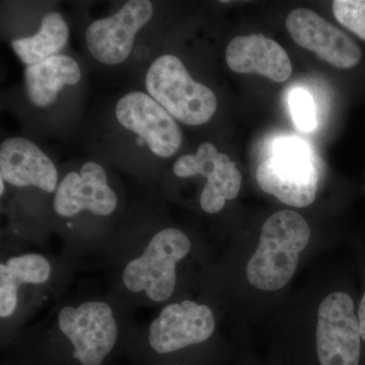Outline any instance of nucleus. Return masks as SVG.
<instances>
[{
  "mask_svg": "<svg viewBox=\"0 0 365 365\" xmlns=\"http://www.w3.org/2000/svg\"><path fill=\"white\" fill-rule=\"evenodd\" d=\"M359 318L350 295L334 292L322 302L317 326L321 365H359L361 350Z\"/></svg>",
  "mask_w": 365,
  "mask_h": 365,
  "instance_id": "nucleus-12",
  "label": "nucleus"
},
{
  "mask_svg": "<svg viewBox=\"0 0 365 365\" xmlns=\"http://www.w3.org/2000/svg\"><path fill=\"white\" fill-rule=\"evenodd\" d=\"M155 6L150 0H129L115 13L91 21L86 28L85 44L91 58L108 67L126 63L139 36L155 20Z\"/></svg>",
  "mask_w": 365,
  "mask_h": 365,
  "instance_id": "nucleus-10",
  "label": "nucleus"
},
{
  "mask_svg": "<svg viewBox=\"0 0 365 365\" xmlns=\"http://www.w3.org/2000/svg\"><path fill=\"white\" fill-rule=\"evenodd\" d=\"M256 178L264 192L287 205L307 207L316 198L318 172L313 153L297 137L276 140L271 148V158L260 163Z\"/></svg>",
  "mask_w": 365,
  "mask_h": 365,
  "instance_id": "nucleus-9",
  "label": "nucleus"
},
{
  "mask_svg": "<svg viewBox=\"0 0 365 365\" xmlns=\"http://www.w3.org/2000/svg\"><path fill=\"white\" fill-rule=\"evenodd\" d=\"M309 237V225L299 213H274L262 227L258 248L247 265L249 282L267 292L284 287L294 277Z\"/></svg>",
  "mask_w": 365,
  "mask_h": 365,
  "instance_id": "nucleus-7",
  "label": "nucleus"
},
{
  "mask_svg": "<svg viewBox=\"0 0 365 365\" xmlns=\"http://www.w3.org/2000/svg\"><path fill=\"white\" fill-rule=\"evenodd\" d=\"M288 107L295 126L302 132H312L317 127V112L314 98L309 91L295 88L288 96Z\"/></svg>",
  "mask_w": 365,
  "mask_h": 365,
  "instance_id": "nucleus-17",
  "label": "nucleus"
},
{
  "mask_svg": "<svg viewBox=\"0 0 365 365\" xmlns=\"http://www.w3.org/2000/svg\"><path fill=\"white\" fill-rule=\"evenodd\" d=\"M287 28L297 45L316 53L334 67L352 68L361 59L359 45L313 11H292L288 14Z\"/></svg>",
  "mask_w": 365,
  "mask_h": 365,
  "instance_id": "nucleus-13",
  "label": "nucleus"
},
{
  "mask_svg": "<svg viewBox=\"0 0 365 365\" xmlns=\"http://www.w3.org/2000/svg\"><path fill=\"white\" fill-rule=\"evenodd\" d=\"M332 9L341 25L365 40V0H335Z\"/></svg>",
  "mask_w": 365,
  "mask_h": 365,
  "instance_id": "nucleus-18",
  "label": "nucleus"
},
{
  "mask_svg": "<svg viewBox=\"0 0 365 365\" xmlns=\"http://www.w3.org/2000/svg\"><path fill=\"white\" fill-rule=\"evenodd\" d=\"M119 178L102 160H81L60 170L51 202L52 235L61 240V253L86 267L100 258L128 210Z\"/></svg>",
  "mask_w": 365,
  "mask_h": 365,
  "instance_id": "nucleus-3",
  "label": "nucleus"
},
{
  "mask_svg": "<svg viewBox=\"0 0 365 365\" xmlns=\"http://www.w3.org/2000/svg\"><path fill=\"white\" fill-rule=\"evenodd\" d=\"M359 322L360 327V334L361 338L365 341V292L364 297H362L361 302H360L359 309Z\"/></svg>",
  "mask_w": 365,
  "mask_h": 365,
  "instance_id": "nucleus-19",
  "label": "nucleus"
},
{
  "mask_svg": "<svg viewBox=\"0 0 365 365\" xmlns=\"http://www.w3.org/2000/svg\"><path fill=\"white\" fill-rule=\"evenodd\" d=\"M144 91L167 110L170 116L187 126L207 124L217 111L215 91L192 78L177 55H158L146 68Z\"/></svg>",
  "mask_w": 365,
  "mask_h": 365,
  "instance_id": "nucleus-8",
  "label": "nucleus"
},
{
  "mask_svg": "<svg viewBox=\"0 0 365 365\" xmlns=\"http://www.w3.org/2000/svg\"><path fill=\"white\" fill-rule=\"evenodd\" d=\"M105 288L69 290L1 351L2 365H113L136 322Z\"/></svg>",
  "mask_w": 365,
  "mask_h": 365,
  "instance_id": "nucleus-2",
  "label": "nucleus"
},
{
  "mask_svg": "<svg viewBox=\"0 0 365 365\" xmlns=\"http://www.w3.org/2000/svg\"><path fill=\"white\" fill-rule=\"evenodd\" d=\"M225 61L237 73H258L283 83L292 76L287 51L275 41L262 35L237 36L228 43Z\"/></svg>",
  "mask_w": 365,
  "mask_h": 365,
  "instance_id": "nucleus-15",
  "label": "nucleus"
},
{
  "mask_svg": "<svg viewBox=\"0 0 365 365\" xmlns=\"http://www.w3.org/2000/svg\"><path fill=\"white\" fill-rule=\"evenodd\" d=\"M83 69L71 55L59 54L24 71V93L29 106L36 111H50L69 91L83 81Z\"/></svg>",
  "mask_w": 365,
  "mask_h": 365,
  "instance_id": "nucleus-14",
  "label": "nucleus"
},
{
  "mask_svg": "<svg viewBox=\"0 0 365 365\" xmlns=\"http://www.w3.org/2000/svg\"><path fill=\"white\" fill-rule=\"evenodd\" d=\"M113 365H117V364H113Z\"/></svg>",
  "mask_w": 365,
  "mask_h": 365,
  "instance_id": "nucleus-20",
  "label": "nucleus"
},
{
  "mask_svg": "<svg viewBox=\"0 0 365 365\" xmlns=\"http://www.w3.org/2000/svg\"><path fill=\"white\" fill-rule=\"evenodd\" d=\"M85 267L66 255L1 239L0 346L4 349L32 319L71 290Z\"/></svg>",
  "mask_w": 365,
  "mask_h": 365,
  "instance_id": "nucleus-5",
  "label": "nucleus"
},
{
  "mask_svg": "<svg viewBox=\"0 0 365 365\" xmlns=\"http://www.w3.org/2000/svg\"><path fill=\"white\" fill-rule=\"evenodd\" d=\"M158 311L145 325L133 327L123 355L133 365H174L215 336V314L207 304L181 297Z\"/></svg>",
  "mask_w": 365,
  "mask_h": 365,
  "instance_id": "nucleus-6",
  "label": "nucleus"
},
{
  "mask_svg": "<svg viewBox=\"0 0 365 365\" xmlns=\"http://www.w3.org/2000/svg\"><path fill=\"white\" fill-rule=\"evenodd\" d=\"M100 129L106 153L116 158L113 165L150 188L163 176L162 163L182 148L179 122L145 91H129L118 97Z\"/></svg>",
  "mask_w": 365,
  "mask_h": 365,
  "instance_id": "nucleus-4",
  "label": "nucleus"
},
{
  "mask_svg": "<svg viewBox=\"0 0 365 365\" xmlns=\"http://www.w3.org/2000/svg\"><path fill=\"white\" fill-rule=\"evenodd\" d=\"M177 180L201 177L206 180L199 196V206L207 215H217L239 195L242 175L235 163L215 144L201 143L194 153H186L177 158L170 168Z\"/></svg>",
  "mask_w": 365,
  "mask_h": 365,
  "instance_id": "nucleus-11",
  "label": "nucleus"
},
{
  "mask_svg": "<svg viewBox=\"0 0 365 365\" xmlns=\"http://www.w3.org/2000/svg\"><path fill=\"white\" fill-rule=\"evenodd\" d=\"M188 232L170 222L157 190L129 205L101 254L104 288L127 314L181 299V267L193 253Z\"/></svg>",
  "mask_w": 365,
  "mask_h": 365,
  "instance_id": "nucleus-1",
  "label": "nucleus"
},
{
  "mask_svg": "<svg viewBox=\"0 0 365 365\" xmlns=\"http://www.w3.org/2000/svg\"><path fill=\"white\" fill-rule=\"evenodd\" d=\"M71 37V30L63 14L50 11L41 19L37 32L11 42L14 54L26 66L40 63L62 54Z\"/></svg>",
  "mask_w": 365,
  "mask_h": 365,
  "instance_id": "nucleus-16",
  "label": "nucleus"
}]
</instances>
